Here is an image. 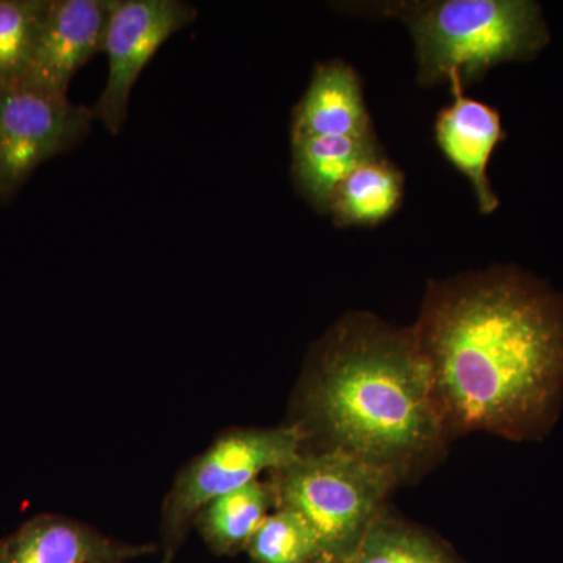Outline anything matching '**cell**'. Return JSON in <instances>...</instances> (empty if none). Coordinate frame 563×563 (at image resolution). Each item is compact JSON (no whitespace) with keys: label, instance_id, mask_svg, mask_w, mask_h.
Masks as SVG:
<instances>
[{"label":"cell","instance_id":"6da1fadb","mask_svg":"<svg viewBox=\"0 0 563 563\" xmlns=\"http://www.w3.org/2000/svg\"><path fill=\"white\" fill-rule=\"evenodd\" d=\"M444 422L525 437L563 388V310L512 273L433 285L412 332Z\"/></svg>","mask_w":563,"mask_h":563},{"label":"cell","instance_id":"7a4b0ae2","mask_svg":"<svg viewBox=\"0 0 563 563\" xmlns=\"http://www.w3.org/2000/svg\"><path fill=\"white\" fill-rule=\"evenodd\" d=\"M306 407L328 450L396 477L439 446L446 424L412 332L393 331L363 314L329 333Z\"/></svg>","mask_w":563,"mask_h":563},{"label":"cell","instance_id":"3957f363","mask_svg":"<svg viewBox=\"0 0 563 563\" xmlns=\"http://www.w3.org/2000/svg\"><path fill=\"white\" fill-rule=\"evenodd\" d=\"M409 27L418 60V80L468 85L498 63L526 58L547 38L539 7L526 0H428L374 3Z\"/></svg>","mask_w":563,"mask_h":563},{"label":"cell","instance_id":"277c9868","mask_svg":"<svg viewBox=\"0 0 563 563\" xmlns=\"http://www.w3.org/2000/svg\"><path fill=\"white\" fill-rule=\"evenodd\" d=\"M276 474L277 507L302 515L324 544L325 553L344 559L357 547L398 477L343 451L302 454Z\"/></svg>","mask_w":563,"mask_h":563},{"label":"cell","instance_id":"5b68a950","mask_svg":"<svg viewBox=\"0 0 563 563\" xmlns=\"http://www.w3.org/2000/svg\"><path fill=\"white\" fill-rule=\"evenodd\" d=\"M301 426L236 429L224 433L177 476L165 503L166 539L176 547L199 512L222 495L279 472L302 455Z\"/></svg>","mask_w":563,"mask_h":563},{"label":"cell","instance_id":"8992f818","mask_svg":"<svg viewBox=\"0 0 563 563\" xmlns=\"http://www.w3.org/2000/svg\"><path fill=\"white\" fill-rule=\"evenodd\" d=\"M91 107L18 84L0 87V201H9L43 163L73 150L90 132Z\"/></svg>","mask_w":563,"mask_h":563},{"label":"cell","instance_id":"52a82bcc","mask_svg":"<svg viewBox=\"0 0 563 563\" xmlns=\"http://www.w3.org/2000/svg\"><path fill=\"white\" fill-rule=\"evenodd\" d=\"M196 16L198 9L181 0H114L102 51L109 70L101 96L91 107L95 120L107 131L121 132L141 73L163 44Z\"/></svg>","mask_w":563,"mask_h":563},{"label":"cell","instance_id":"ba28073f","mask_svg":"<svg viewBox=\"0 0 563 563\" xmlns=\"http://www.w3.org/2000/svg\"><path fill=\"white\" fill-rule=\"evenodd\" d=\"M113 5L114 0H49L22 84L68 96L73 77L102 54Z\"/></svg>","mask_w":563,"mask_h":563},{"label":"cell","instance_id":"9c48e42d","mask_svg":"<svg viewBox=\"0 0 563 563\" xmlns=\"http://www.w3.org/2000/svg\"><path fill=\"white\" fill-rule=\"evenodd\" d=\"M450 90L453 102L437 114V146L468 179L477 207L488 214L499 206L488 177V165L504 139L501 117L488 103L466 98L465 90L459 85H451Z\"/></svg>","mask_w":563,"mask_h":563},{"label":"cell","instance_id":"30bf717a","mask_svg":"<svg viewBox=\"0 0 563 563\" xmlns=\"http://www.w3.org/2000/svg\"><path fill=\"white\" fill-rule=\"evenodd\" d=\"M147 551L114 542L73 518L46 514L0 540V563H122Z\"/></svg>","mask_w":563,"mask_h":563},{"label":"cell","instance_id":"8fae6325","mask_svg":"<svg viewBox=\"0 0 563 563\" xmlns=\"http://www.w3.org/2000/svg\"><path fill=\"white\" fill-rule=\"evenodd\" d=\"M373 135L372 118L355 69L343 60L318 63L292 113L291 139Z\"/></svg>","mask_w":563,"mask_h":563},{"label":"cell","instance_id":"7c38bea8","mask_svg":"<svg viewBox=\"0 0 563 563\" xmlns=\"http://www.w3.org/2000/svg\"><path fill=\"white\" fill-rule=\"evenodd\" d=\"M383 154L376 135L291 139L292 179L313 209L329 213L333 195L355 168Z\"/></svg>","mask_w":563,"mask_h":563},{"label":"cell","instance_id":"4fadbf2b","mask_svg":"<svg viewBox=\"0 0 563 563\" xmlns=\"http://www.w3.org/2000/svg\"><path fill=\"white\" fill-rule=\"evenodd\" d=\"M402 196L404 174L379 154L344 179L333 195L329 214L342 228L377 225L395 214Z\"/></svg>","mask_w":563,"mask_h":563},{"label":"cell","instance_id":"5bb4252c","mask_svg":"<svg viewBox=\"0 0 563 563\" xmlns=\"http://www.w3.org/2000/svg\"><path fill=\"white\" fill-rule=\"evenodd\" d=\"M273 503V488L254 481L207 504L196 521L210 550L232 554L246 550Z\"/></svg>","mask_w":563,"mask_h":563},{"label":"cell","instance_id":"9a60e30c","mask_svg":"<svg viewBox=\"0 0 563 563\" xmlns=\"http://www.w3.org/2000/svg\"><path fill=\"white\" fill-rule=\"evenodd\" d=\"M342 563H459L450 548L421 529L383 514Z\"/></svg>","mask_w":563,"mask_h":563},{"label":"cell","instance_id":"2e32d148","mask_svg":"<svg viewBox=\"0 0 563 563\" xmlns=\"http://www.w3.org/2000/svg\"><path fill=\"white\" fill-rule=\"evenodd\" d=\"M246 550L252 563H314L328 554L312 525L285 507L265 518Z\"/></svg>","mask_w":563,"mask_h":563},{"label":"cell","instance_id":"e0dca14e","mask_svg":"<svg viewBox=\"0 0 563 563\" xmlns=\"http://www.w3.org/2000/svg\"><path fill=\"white\" fill-rule=\"evenodd\" d=\"M49 0H0V87L24 81Z\"/></svg>","mask_w":563,"mask_h":563},{"label":"cell","instance_id":"ac0fdd59","mask_svg":"<svg viewBox=\"0 0 563 563\" xmlns=\"http://www.w3.org/2000/svg\"><path fill=\"white\" fill-rule=\"evenodd\" d=\"M314 563H342V559L333 558L331 554H324Z\"/></svg>","mask_w":563,"mask_h":563}]
</instances>
